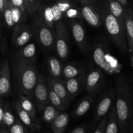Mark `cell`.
<instances>
[{
	"instance_id": "e575fe53",
	"label": "cell",
	"mask_w": 133,
	"mask_h": 133,
	"mask_svg": "<svg viewBox=\"0 0 133 133\" xmlns=\"http://www.w3.org/2000/svg\"><path fill=\"white\" fill-rule=\"evenodd\" d=\"M9 1L13 6H16V7L19 8V9H20L23 11L27 12L24 0H9Z\"/></svg>"
},
{
	"instance_id": "1f68e13d",
	"label": "cell",
	"mask_w": 133,
	"mask_h": 133,
	"mask_svg": "<svg viewBox=\"0 0 133 133\" xmlns=\"http://www.w3.org/2000/svg\"><path fill=\"white\" fill-rule=\"evenodd\" d=\"M64 16L70 19H81V18H82L80 9H77V8L75 7L74 6L70 8V9L64 13Z\"/></svg>"
},
{
	"instance_id": "ee69618b",
	"label": "cell",
	"mask_w": 133,
	"mask_h": 133,
	"mask_svg": "<svg viewBox=\"0 0 133 133\" xmlns=\"http://www.w3.org/2000/svg\"><path fill=\"white\" fill-rule=\"evenodd\" d=\"M24 1H25V3H26V0H24ZM25 7H26V6H25Z\"/></svg>"
},
{
	"instance_id": "cb8c5ba5",
	"label": "cell",
	"mask_w": 133,
	"mask_h": 133,
	"mask_svg": "<svg viewBox=\"0 0 133 133\" xmlns=\"http://www.w3.org/2000/svg\"><path fill=\"white\" fill-rule=\"evenodd\" d=\"M119 130V123L114 103L109 111V115L107 116L105 133H118Z\"/></svg>"
},
{
	"instance_id": "d4e9b609",
	"label": "cell",
	"mask_w": 133,
	"mask_h": 133,
	"mask_svg": "<svg viewBox=\"0 0 133 133\" xmlns=\"http://www.w3.org/2000/svg\"><path fill=\"white\" fill-rule=\"evenodd\" d=\"M12 107L9 102H4V111L3 116V127L9 128L17 122L18 118L14 114Z\"/></svg>"
},
{
	"instance_id": "7402d4cb",
	"label": "cell",
	"mask_w": 133,
	"mask_h": 133,
	"mask_svg": "<svg viewBox=\"0 0 133 133\" xmlns=\"http://www.w3.org/2000/svg\"><path fill=\"white\" fill-rule=\"evenodd\" d=\"M110 12L117 18L121 24L124 27V19L125 8L123 7L118 0H106Z\"/></svg>"
},
{
	"instance_id": "7a4b0ae2",
	"label": "cell",
	"mask_w": 133,
	"mask_h": 133,
	"mask_svg": "<svg viewBox=\"0 0 133 133\" xmlns=\"http://www.w3.org/2000/svg\"><path fill=\"white\" fill-rule=\"evenodd\" d=\"M12 68L16 88L19 94L32 99L38 75L35 65L27 64L14 58Z\"/></svg>"
},
{
	"instance_id": "8992f818",
	"label": "cell",
	"mask_w": 133,
	"mask_h": 133,
	"mask_svg": "<svg viewBox=\"0 0 133 133\" xmlns=\"http://www.w3.org/2000/svg\"><path fill=\"white\" fill-rule=\"evenodd\" d=\"M68 31L66 24L59 21L55 24V49L58 58L62 61L67 59L70 53Z\"/></svg>"
},
{
	"instance_id": "f35d334b",
	"label": "cell",
	"mask_w": 133,
	"mask_h": 133,
	"mask_svg": "<svg viewBox=\"0 0 133 133\" xmlns=\"http://www.w3.org/2000/svg\"><path fill=\"white\" fill-rule=\"evenodd\" d=\"M82 4H88V3H93L95 0H79Z\"/></svg>"
},
{
	"instance_id": "5b68a950",
	"label": "cell",
	"mask_w": 133,
	"mask_h": 133,
	"mask_svg": "<svg viewBox=\"0 0 133 133\" xmlns=\"http://www.w3.org/2000/svg\"><path fill=\"white\" fill-rule=\"evenodd\" d=\"M33 28L35 37L39 44L48 50H52L55 47V31L50 28L41 18L40 16L36 17L34 20Z\"/></svg>"
},
{
	"instance_id": "ab89813d",
	"label": "cell",
	"mask_w": 133,
	"mask_h": 133,
	"mask_svg": "<svg viewBox=\"0 0 133 133\" xmlns=\"http://www.w3.org/2000/svg\"><path fill=\"white\" fill-rule=\"evenodd\" d=\"M119 3H120L121 5L123 6L124 8L126 7L127 5V3H128V0H118Z\"/></svg>"
},
{
	"instance_id": "8d00e7d4",
	"label": "cell",
	"mask_w": 133,
	"mask_h": 133,
	"mask_svg": "<svg viewBox=\"0 0 133 133\" xmlns=\"http://www.w3.org/2000/svg\"><path fill=\"white\" fill-rule=\"evenodd\" d=\"M71 133H86V127L84 126H79L74 129Z\"/></svg>"
},
{
	"instance_id": "d6986e66",
	"label": "cell",
	"mask_w": 133,
	"mask_h": 133,
	"mask_svg": "<svg viewBox=\"0 0 133 133\" xmlns=\"http://www.w3.org/2000/svg\"><path fill=\"white\" fill-rule=\"evenodd\" d=\"M94 99L92 95L85 96L77 105L73 112V116L75 118H79L85 115L92 107Z\"/></svg>"
},
{
	"instance_id": "8fae6325",
	"label": "cell",
	"mask_w": 133,
	"mask_h": 133,
	"mask_svg": "<svg viewBox=\"0 0 133 133\" xmlns=\"http://www.w3.org/2000/svg\"><path fill=\"white\" fill-rule=\"evenodd\" d=\"M116 91L114 88H110L105 90L100 97L94 112L95 120L98 122L107 115L115 103Z\"/></svg>"
},
{
	"instance_id": "ac0fdd59",
	"label": "cell",
	"mask_w": 133,
	"mask_h": 133,
	"mask_svg": "<svg viewBox=\"0 0 133 133\" xmlns=\"http://www.w3.org/2000/svg\"><path fill=\"white\" fill-rule=\"evenodd\" d=\"M48 68L49 76L55 79H62L63 65L59 58L49 56L48 58Z\"/></svg>"
},
{
	"instance_id": "52a82bcc",
	"label": "cell",
	"mask_w": 133,
	"mask_h": 133,
	"mask_svg": "<svg viewBox=\"0 0 133 133\" xmlns=\"http://www.w3.org/2000/svg\"><path fill=\"white\" fill-rule=\"evenodd\" d=\"M105 78L103 70L97 68L86 73L84 90L90 95H95L101 91L105 86Z\"/></svg>"
},
{
	"instance_id": "7c38bea8",
	"label": "cell",
	"mask_w": 133,
	"mask_h": 133,
	"mask_svg": "<svg viewBox=\"0 0 133 133\" xmlns=\"http://www.w3.org/2000/svg\"><path fill=\"white\" fill-rule=\"evenodd\" d=\"M93 3L83 4L80 8L82 18L94 27H99L102 25L100 9L92 5Z\"/></svg>"
},
{
	"instance_id": "4316f807",
	"label": "cell",
	"mask_w": 133,
	"mask_h": 133,
	"mask_svg": "<svg viewBox=\"0 0 133 133\" xmlns=\"http://www.w3.org/2000/svg\"><path fill=\"white\" fill-rule=\"evenodd\" d=\"M48 83V96H49V103L51 104L54 106L56 109H58L60 112L64 111L67 108L65 106L64 103L62 101L61 98L58 96V95L55 92L53 89L52 88L51 86L47 81Z\"/></svg>"
},
{
	"instance_id": "2e32d148",
	"label": "cell",
	"mask_w": 133,
	"mask_h": 133,
	"mask_svg": "<svg viewBox=\"0 0 133 133\" xmlns=\"http://www.w3.org/2000/svg\"><path fill=\"white\" fill-rule=\"evenodd\" d=\"M12 107L15 111L16 114L18 119H19L22 123L25 125L26 127H29L32 130L39 129L40 128V125L39 123L35 122L31 117V116L24 110L22 109L19 103V100H15L12 103Z\"/></svg>"
},
{
	"instance_id": "4fadbf2b",
	"label": "cell",
	"mask_w": 133,
	"mask_h": 133,
	"mask_svg": "<svg viewBox=\"0 0 133 133\" xmlns=\"http://www.w3.org/2000/svg\"><path fill=\"white\" fill-rule=\"evenodd\" d=\"M12 93L10 65L5 59L0 66V97H6Z\"/></svg>"
},
{
	"instance_id": "277c9868",
	"label": "cell",
	"mask_w": 133,
	"mask_h": 133,
	"mask_svg": "<svg viewBox=\"0 0 133 133\" xmlns=\"http://www.w3.org/2000/svg\"><path fill=\"white\" fill-rule=\"evenodd\" d=\"M92 59L97 68L109 74L115 72L116 62L111 56L108 49L107 44L105 40H96L92 47Z\"/></svg>"
},
{
	"instance_id": "83f0119b",
	"label": "cell",
	"mask_w": 133,
	"mask_h": 133,
	"mask_svg": "<svg viewBox=\"0 0 133 133\" xmlns=\"http://www.w3.org/2000/svg\"><path fill=\"white\" fill-rule=\"evenodd\" d=\"M42 112L43 121L47 123H51L60 113L59 110L50 103L47 105Z\"/></svg>"
},
{
	"instance_id": "ba28073f",
	"label": "cell",
	"mask_w": 133,
	"mask_h": 133,
	"mask_svg": "<svg viewBox=\"0 0 133 133\" xmlns=\"http://www.w3.org/2000/svg\"><path fill=\"white\" fill-rule=\"evenodd\" d=\"M77 19H70L68 22L69 27L73 38L80 50L84 54H88L90 49L85 29L83 23Z\"/></svg>"
},
{
	"instance_id": "836d02e7",
	"label": "cell",
	"mask_w": 133,
	"mask_h": 133,
	"mask_svg": "<svg viewBox=\"0 0 133 133\" xmlns=\"http://www.w3.org/2000/svg\"><path fill=\"white\" fill-rule=\"evenodd\" d=\"M107 120V116L106 115L100 119L99 123H98L97 126L96 127L94 133H105Z\"/></svg>"
},
{
	"instance_id": "30bf717a",
	"label": "cell",
	"mask_w": 133,
	"mask_h": 133,
	"mask_svg": "<svg viewBox=\"0 0 133 133\" xmlns=\"http://www.w3.org/2000/svg\"><path fill=\"white\" fill-rule=\"evenodd\" d=\"M35 36L33 27L25 24H18L13 27L12 42L14 47L19 48L31 42Z\"/></svg>"
},
{
	"instance_id": "6da1fadb",
	"label": "cell",
	"mask_w": 133,
	"mask_h": 133,
	"mask_svg": "<svg viewBox=\"0 0 133 133\" xmlns=\"http://www.w3.org/2000/svg\"><path fill=\"white\" fill-rule=\"evenodd\" d=\"M115 107L121 133H125L133 114L132 90L127 79L123 76L116 78Z\"/></svg>"
},
{
	"instance_id": "4dcf8cb0",
	"label": "cell",
	"mask_w": 133,
	"mask_h": 133,
	"mask_svg": "<svg viewBox=\"0 0 133 133\" xmlns=\"http://www.w3.org/2000/svg\"><path fill=\"white\" fill-rule=\"evenodd\" d=\"M9 132L10 133H29L26 126L22 123L19 119L14 124L9 127Z\"/></svg>"
},
{
	"instance_id": "b9f144b4",
	"label": "cell",
	"mask_w": 133,
	"mask_h": 133,
	"mask_svg": "<svg viewBox=\"0 0 133 133\" xmlns=\"http://www.w3.org/2000/svg\"><path fill=\"white\" fill-rule=\"evenodd\" d=\"M0 133H10L9 131H6L4 129H0Z\"/></svg>"
},
{
	"instance_id": "3957f363",
	"label": "cell",
	"mask_w": 133,
	"mask_h": 133,
	"mask_svg": "<svg viewBox=\"0 0 133 133\" xmlns=\"http://www.w3.org/2000/svg\"><path fill=\"white\" fill-rule=\"evenodd\" d=\"M102 24L104 25L108 36L116 47L122 53L128 49L125 27L110 12L107 2L100 8Z\"/></svg>"
},
{
	"instance_id": "ffe728a7",
	"label": "cell",
	"mask_w": 133,
	"mask_h": 133,
	"mask_svg": "<svg viewBox=\"0 0 133 133\" xmlns=\"http://www.w3.org/2000/svg\"><path fill=\"white\" fill-rule=\"evenodd\" d=\"M69 114L64 111L60 112L51 124V129L53 133H64L67 128L69 122Z\"/></svg>"
},
{
	"instance_id": "7bdbcfd3",
	"label": "cell",
	"mask_w": 133,
	"mask_h": 133,
	"mask_svg": "<svg viewBox=\"0 0 133 133\" xmlns=\"http://www.w3.org/2000/svg\"><path fill=\"white\" fill-rule=\"evenodd\" d=\"M131 63L133 67V53H132V55H131Z\"/></svg>"
},
{
	"instance_id": "d590c367",
	"label": "cell",
	"mask_w": 133,
	"mask_h": 133,
	"mask_svg": "<svg viewBox=\"0 0 133 133\" xmlns=\"http://www.w3.org/2000/svg\"><path fill=\"white\" fill-rule=\"evenodd\" d=\"M4 111V101L1 97H0V127H3V116Z\"/></svg>"
},
{
	"instance_id": "f1b7e54d",
	"label": "cell",
	"mask_w": 133,
	"mask_h": 133,
	"mask_svg": "<svg viewBox=\"0 0 133 133\" xmlns=\"http://www.w3.org/2000/svg\"><path fill=\"white\" fill-rule=\"evenodd\" d=\"M3 14L4 21H5L6 25L9 27H14L15 26V23L13 20L10 3L7 0H6V6H5L3 12Z\"/></svg>"
},
{
	"instance_id": "44dd1931",
	"label": "cell",
	"mask_w": 133,
	"mask_h": 133,
	"mask_svg": "<svg viewBox=\"0 0 133 133\" xmlns=\"http://www.w3.org/2000/svg\"><path fill=\"white\" fill-rule=\"evenodd\" d=\"M125 32L127 38L128 49L131 54L133 53V20L129 9H126L124 19Z\"/></svg>"
},
{
	"instance_id": "9c48e42d",
	"label": "cell",
	"mask_w": 133,
	"mask_h": 133,
	"mask_svg": "<svg viewBox=\"0 0 133 133\" xmlns=\"http://www.w3.org/2000/svg\"><path fill=\"white\" fill-rule=\"evenodd\" d=\"M32 98L35 99L36 109L40 112L49 103L47 79L41 74H38V75L37 82L34 90Z\"/></svg>"
},
{
	"instance_id": "f546056e",
	"label": "cell",
	"mask_w": 133,
	"mask_h": 133,
	"mask_svg": "<svg viewBox=\"0 0 133 133\" xmlns=\"http://www.w3.org/2000/svg\"><path fill=\"white\" fill-rule=\"evenodd\" d=\"M41 5V0H26L25 6L27 12L31 14L39 10Z\"/></svg>"
},
{
	"instance_id": "5bb4252c",
	"label": "cell",
	"mask_w": 133,
	"mask_h": 133,
	"mask_svg": "<svg viewBox=\"0 0 133 133\" xmlns=\"http://www.w3.org/2000/svg\"><path fill=\"white\" fill-rule=\"evenodd\" d=\"M14 58L27 64L35 65L37 60L36 44L30 42L26 45L19 48V50L16 53Z\"/></svg>"
},
{
	"instance_id": "9a60e30c",
	"label": "cell",
	"mask_w": 133,
	"mask_h": 133,
	"mask_svg": "<svg viewBox=\"0 0 133 133\" xmlns=\"http://www.w3.org/2000/svg\"><path fill=\"white\" fill-rule=\"evenodd\" d=\"M47 81L51 84L55 92L62 99L66 108L68 107L73 98L69 94L63 79H55L49 76L47 78Z\"/></svg>"
},
{
	"instance_id": "e0dca14e",
	"label": "cell",
	"mask_w": 133,
	"mask_h": 133,
	"mask_svg": "<svg viewBox=\"0 0 133 133\" xmlns=\"http://www.w3.org/2000/svg\"><path fill=\"white\" fill-rule=\"evenodd\" d=\"M86 72L76 77L63 79L69 94L73 99L77 96L83 89H84V80Z\"/></svg>"
},
{
	"instance_id": "603a6c76",
	"label": "cell",
	"mask_w": 133,
	"mask_h": 133,
	"mask_svg": "<svg viewBox=\"0 0 133 133\" xmlns=\"http://www.w3.org/2000/svg\"><path fill=\"white\" fill-rule=\"evenodd\" d=\"M83 66L75 63H69L63 66L62 79L76 77L85 73Z\"/></svg>"
},
{
	"instance_id": "484cf974",
	"label": "cell",
	"mask_w": 133,
	"mask_h": 133,
	"mask_svg": "<svg viewBox=\"0 0 133 133\" xmlns=\"http://www.w3.org/2000/svg\"><path fill=\"white\" fill-rule=\"evenodd\" d=\"M20 103L21 107L22 109H24L30 116L31 118L35 121V122L38 123L37 118H36V111L35 105L32 102L31 99L26 97L25 96L22 94H19V99H18Z\"/></svg>"
},
{
	"instance_id": "d6a6232c",
	"label": "cell",
	"mask_w": 133,
	"mask_h": 133,
	"mask_svg": "<svg viewBox=\"0 0 133 133\" xmlns=\"http://www.w3.org/2000/svg\"><path fill=\"white\" fill-rule=\"evenodd\" d=\"M58 9H59L60 11L62 13V14H64V13L68 10L70 8L73 6L74 5H72L71 2H70L68 0H60V1H57L55 3Z\"/></svg>"
},
{
	"instance_id": "60d3db41",
	"label": "cell",
	"mask_w": 133,
	"mask_h": 133,
	"mask_svg": "<svg viewBox=\"0 0 133 133\" xmlns=\"http://www.w3.org/2000/svg\"><path fill=\"white\" fill-rule=\"evenodd\" d=\"M129 13H130V14H131V17H132V19L133 20V10H132V9H129Z\"/></svg>"
},
{
	"instance_id": "74e56055",
	"label": "cell",
	"mask_w": 133,
	"mask_h": 133,
	"mask_svg": "<svg viewBox=\"0 0 133 133\" xmlns=\"http://www.w3.org/2000/svg\"><path fill=\"white\" fill-rule=\"evenodd\" d=\"M6 4V0H0V13H3Z\"/></svg>"
}]
</instances>
